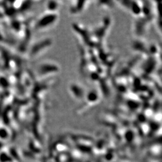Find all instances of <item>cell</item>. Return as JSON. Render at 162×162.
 Here are the masks:
<instances>
[{
	"label": "cell",
	"instance_id": "cell-2",
	"mask_svg": "<svg viewBox=\"0 0 162 162\" xmlns=\"http://www.w3.org/2000/svg\"><path fill=\"white\" fill-rule=\"evenodd\" d=\"M88 1H73V3L72 4V5H70V12H72L73 11L75 10L78 7V9L76 10L75 13H78L82 12L83 10V9L86 7V3H88Z\"/></svg>",
	"mask_w": 162,
	"mask_h": 162
},
{
	"label": "cell",
	"instance_id": "cell-1",
	"mask_svg": "<svg viewBox=\"0 0 162 162\" xmlns=\"http://www.w3.org/2000/svg\"><path fill=\"white\" fill-rule=\"evenodd\" d=\"M57 19H58V14L54 12L46 13L45 16L41 18V20L40 22L41 24H40V26L41 28L52 26L57 22Z\"/></svg>",
	"mask_w": 162,
	"mask_h": 162
}]
</instances>
